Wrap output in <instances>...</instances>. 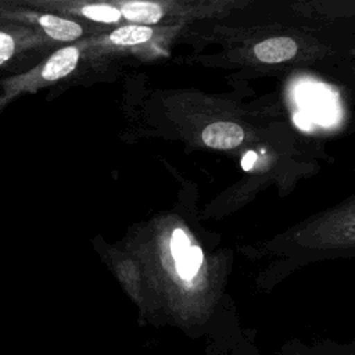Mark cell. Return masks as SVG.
<instances>
[{"label":"cell","mask_w":355,"mask_h":355,"mask_svg":"<svg viewBox=\"0 0 355 355\" xmlns=\"http://www.w3.org/2000/svg\"><path fill=\"white\" fill-rule=\"evenodd\" d=\"M121 14L133 22L155 24L162 17V8L150 1H132L123 4Z\"/></svg>","instance_id":"obj_5"},{"label":"cell","mask_w":355,"mask_h":355,"mask_svg":"<svg viewBox=\"0 0 355 355\" xmlns=\"http://www.w3.org/2000/svg\"><path fill=\"white\" fill-rule=\"evenodd\" d=\"M14 53V40L10 35L0 32V65L4 64Z\"/></svg>","instance_id":"obj_10"},{"label":"cell","mask_w":355,"mask_h":355,"mask_svg":"<svg viewBox=\"0 0 355 355\" xmlns=\"http://www.w3.org/2000/svg\"><path fill=\"white\" fill-rule=\"evenodd\" d=\"M190 248V243H189V239L187 236L184 234L183 230L180 229H176L173 232V236H172V244H171V250H172V255L175 258V262L178 259H180Z\"/></svg>","instance_id":"obj_9"},{"label":"cell","mask_w":355,"mask_h":355,"mask_svg":"<svg viewBox=\"0 0 355 355\" xmlns=\"http://www.w3.org/2000/svg\"><path fill=\"white\" fill-rule=\"evenodd\" d=\"M244 139L243 129L233 122H214L202 132V140L212 148L227 150L239 146Z\"/></svg>","instance_id":"obj_1"},{"label":"cell","mask_w":355,"mask_h":355,"mask_svg":"<svg viewBox=\"0 0 355 355\" xmlns=\"http://www.w3.org/2000/svg\"><path fill=\"white\" fill-rule=\"evenodd\" d=\"M82 14L87 17L89 19L104 22V24H114L119 19L121 11L115 7L107 6V4H93L86 6L82 8Z\"/></svg>","instance_id":"obj_8"},{"label":"cell","mask_w":355,"mask_h":355,"mask_svg":"<svg viewBox=\"0 0 355 355\" xmlns=\"http://www.w3.org/2000/svg\"><path fill=\"white\" fill-rule=\"evenodd\" d=\"M202 262V251L198 247H190L189 251L176 261V270L178 275L184 279V280H190L193 279Z\"/></svg>","instance_id":"obj_7"},{"label":"cell","mask_w":355,"mask_h":355,"mask_svg":"<svg viewBox=\"0 0 355 355\" xmlns=\"http://www.w3.org/2000/svg\"><path fill=\"white\" fill-rule=\"evenodd\" d=\"M297 53V43L290 37H272L259 42L254 47V54L262 62H283Z\"/></svg>","instance_id":"obj_2"},{"label":"cell","mask_w":355,"mask_h":355,"mask_svg":"<svg viewBox=\"0 0 355 355\" xmlns=\"http://www.w3.org/2000/svg\"><path fill=\"white\" fill-rule=\"evenodd\" d=\"M39 24L44 32L55 40L71 42L82 35V28L76 22L62 19L55 15H42L39 18Z\"/></svg>","instance_id":"obj_4"},{"label":"cell","mask_w":355,"mask_h":355,"mask_svg":"<svg viewBox=\"0 0 355 355\" xmlns=\"http://www.w3.org/2000/svg\"><path fill=\"white\" fill-rule=\"evenodd\" d=\"M79 60V53L75 47H64L55 51L44 64L42 75L47 80H55L67 76L73 71Z\"/></svg>","instance_id":"obj_3"},{"label":"cell","mask_w":355,"mask_h":355,"mask_svg":"<svg viewBox=\"0 0 355 355\" xmlns=\"http://www.w3.org/2000/svg\"><path fill=\"white\" fill-rule=\"evenodd\" d=\"M294 122L298 128L304 129V130H309L311 129V121L308 119V116L305 115V112H297L294 115Z\"/></svg>","instance_id":"obj_11"},{"label":"cell","mask_w":355,"mask_h":355,"mask_svg":"<svg viewBox=\"0 0 355 355\" xmlns=\"http://www.w3.org/2000/svg\"><path fill=\"white\" fill-rule=\"evenodd\" d=\"M255 159H257V154H255L254 151H248V153L243 157V159H241V166H243V169H244V171H250V169L254 166Z\"/></svg>","instance_id":"obj_12"},{"label":"cell","mask_w":355,"mask_h":355,"mask_svg":"<svg viewBox=\"0 0 355 355\" xmlns=\"http://www.w3.org/2000/svg\"><path fill=\"white\" fill-rule=\"evenodd\" d=\"M153 36V31L143 25L121 26L110 35V40L118 46H133L147 42Z\"/></svg>","instance_id":"obj_6"}]
</instances>
